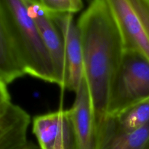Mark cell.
Instances as JSON below:
<instances>
[{
  "mask_svg": "<svg viewBox=\"0 0 149 149\" xmlns=\"http://www.w3.org/2000/svg\"><path fill=\"white\" fill-rule=\"evenodd\" d=\"M114 117L119 127L125 131H134L149 123V99L133 105Z\"/></svg>",
  "mask_w": 149,
  "mask_h": 149,
  "instance_id": "7c38bea8",
  "label": "cell"
},
{
  "mask_svg": "<svg viewBox=\"0 0 149 149\" xmlns=\"http://www.w3.org/2000/svg\"><path fill=\"white\" fill-rule=\"evenodd\" d=\"M23 149H35L34 148H33V147H31V146H28L27 147H26V148H24Z\"/></svg>",
  "mask_w": 149,
  "mask_h": 149,
  "instance_id": "9a60e30c",
  "label": "cell"
},
{
  "mask_svg": "<svg viewBox=\"0 0 149 149\" xmlns=\"http://www.w3.org/2000/svg\"><path fill=\"white\" fill-rule=\"evenodd\" d=\"M146 149H149V143H148V146H147Z\"/></svg>",
  "mask_w": 149,
  "mask_h": 149,
  "instance_id": "2e32d148",
  "label": "cell"
},
{
  "mask_svg": "<svg viewBox=\"0 0 149 149\" xmlns=\"http://www.w3.org/2000/svg\"><path fill=\"white\" fill-rule=\"evenodd\" d=\"M147 99H149V60L139 52L125 49L111 89L108 115L116 116Z\"/></svg>",
  "mask_w": 149,
  "mask_h": 149,
  "instance_id": "3957f363",
  "label": "cell"
},
{
  "mask_svg": "<svg viewBox=\"0 0 149 149\" xmlns=\"http://www.w3.org/2000/svg\"><path fill=\"white\" fill-rule=\"evenodd\" d=\"M122 33L126 50L149 60V0H104Z\"/></svg>",
  "mask_w": 149,
  "mask_h": 149,
  "instance_id": "277c9868",
  "label": "cell"
},
{
  "mask_svg": "<svg viewBox=\"0 0 149 149\" xmlns=\"http://www.w3.org/2000/svg\"><path fill=\"white\" fill-rule=\"evenodd\" d=\"M26 74L0 9V79L7 84Z\"/></svg>",
  "mask_w": 149,
  "mask_h": 149,
  "instance_id": "8fae6325",
  "label": "cell"
},
{
  "mask_svg": "<svg viewBox=\"0 0 149 149\" xmlns=\"http://www.w3.org/2000/svg\"><path fill=\"white\" fill-rule=\"evenodd\" d=\"M77 23L82 47L84 76L97 127L108 115L111 89L125 47L117 23L104 0H91Z\"/></svg>",
  "mask_w": 149,
  "mask_h": 149,
  "instance_id": "6da1fadb",
  "label": "cell"
},
{
  "mask_svg": "<svg viewBox=\"0 0 149 149\" xmlns=\"http://www.w3.org/2000/svg\"><path fill=\"white\" fill-rule=\"evenodd\" d=\"M96 130L95 149H146L149 143V123L136 130L125 131L108 115Z\"/></svg>",
  "mask_w": 149,
  "mask_h": 149,
  "instance_id": "9c48e42d",
  "label": "cell"
},
{
  "mask_svg": "<svg viewBox=\"0 0 149 149\" xmlns=\"http://www.w3.org/2000/svg\"><path fill=\"white\" fill-rule=\"evenodd\" d=\"M75 95V100L69 112L77 149H95L97 130L90 91L84 77Z\"/></svg>",
  "mask_w": 149,
  "mask_h": 149,
  "instance_id": "ba28073f",
  "label": "cell"
},
{
  "mask_svg": "<svg viewBox=\"0 0 149 149\" xmlns=\"http://www.w3.org/2000/svg\"><path fill=\"white\" fill-rule=\"evenodd\" d=\"M50 14L63 40L65 78L62 88L75 93L84 77L82 47L77 23L73 14Z\"/></svg>",
  "mask_w": 149,
  "mask_h": 149,
  "instance_id": "8992f818",
  "label": "cell"
},
{
  "mask_svg": "<svg viewBox=\"0 0 149 149\" xmlns=\"http://www.w3.org/2000/svg\"><path fill=\"white\" fill-rule=\"evenodd\" d=\"M7 85V84L0 79V111L4 110L11 103Z\"/></svg>",
  "mask_w": 149,
  "mask_h": 149,
  "instance_id": "5bb4252c",
  "label": "cell"
},
{
  "mask_svg": "<svg viewBox=\"0 0 149 149\" xmlns=\"http://www.w3.org/2000/svg\"><path fill=\"white\" fill-rule=\"evenodd\" d=\"M0 9L26 74L57 84L53 64L29 13L28 0H0Z\"/></svg>",
  "mask_w": 149,
  "mask_h": 149,
  "instance_id": "7a4b0ae2",
  "label": "cell"
},
{
  "mask_svg": "<svg viewBox=\"0 0 149 149\" xmlns=\"http://www.w3.org/2000/svg\"><path fill=\"white\" fill-rule=\"evenodd\" d=\"M40 4L52 14H75L83 8L82 0H39Z\"/></svg>",
  "mask_w": 149,
  "mask_h": 149,
  "instance_id": "4fadbf2b",
  "label": "cell"
},
{
  "mask_svg": "<svg viewBox=\"0 0 149 149\" xmlns=\"http://www.w3.org/2000/svg\"><path fill=\"white\" fill-rule=\"evenodd\" d=\"M32 131L40 149H77L69 109L39 115L33 118Z\"/></svg>",
  "mask_w": 149,
  "mask_h": 149,
  "instance_id": "5b68a950",
  "label": "cell"
},
{
  "mask_svg": "<svg viewBox=\"0 0 149 149\" xmlns=\"http://www.w3.org/2000/svg\"><path fill=\"white\" fill-rule=\"evenodd\" d=\"M31 123L29 113L10 103L0 111V149H23L29 145L27 132Z\"/></svg>",
  "mask_w": 149,
  "mask_h": 149,
  "instance_id": "30bf717a",
  "label": "cell"
},
{
  "mask_svg": "<svg viewBox=\"0 0 149 149\" xmlns=\"http://www.w3.org/2000/svg\"><path fill=\"white\" fill-rule=\"evenodd\" d=\"M29 10L53 64L57 84L63 87L65 78L63 40L52 15L39 0H28Z\"/></svg>",
  "mask_w": 149,
  "mask_h": 149,
  "instance_id": "52a82bcc",
  "label": "cell"
},
{
  "mask_svg": "<svg viewBox=\"0 0 149 149\" xmlns=\"http://www.w3.org/2000/svg\"><path fill=\"white\" fill-rule=\"evenodd\" d=\"M90 1H91V0H90Z\"/></svg>",
  "mask_w": 149,
  "mask_h": 149,
  "instance_id": "e0dca14e",
  "label": "cell"
}]
</instances>
